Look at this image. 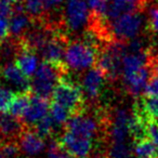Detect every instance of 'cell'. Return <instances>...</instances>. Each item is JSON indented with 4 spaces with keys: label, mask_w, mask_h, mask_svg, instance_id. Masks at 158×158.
Listing matches in <instances>:
<instances>
[{
    "label": "cell",
    "mask_w": 158,
    "mask_h": 158,
    "mask_svg": "<svg viewBox=\"0 0 158 158\" xmlns=\"http://www.w3.org/2000/svg\"><path fill=\"white\" fill-rule=\"evenodd\" d=\"M50 116L54 120V123L57 126H65L66 123L69 120V118L73 116L68 110H66L64 107L57 105L55 103H51L50 105Z\"/></svg>",
    "instance_id": "cell-23"
},
{
    "label": "cell",
    "mask_w": 158,
    "mask_h": 158,
    "mask_svg": "<svg viewBox=\"0 0 158 158\" xmlns=\"http://www.w3.org/2000/svg\"><path fill=\"white\" fill-rule=\"evenodd\" d=\"M10 34L9 18L0 14V44H2Z\"/></svg>",
    "instance_id": "cell-30"
},
{
    "label": "cell",
    "mask_w": 158,
    "mask_h": 158,
    "mask_svg": "<svg viewBox=\"0 0 158 158\" xmlns=\"http://www.w3.org/2000/svg\"><path fill=\"white\" fill-rule=\"evenodd\" d=\"M149 25L154 34L158 36V6L154 7L149 13Z\"/></svg>",
    "instance_id": "cell-31"
},
{
    "label": "cell",
    "mask_w": 158,
    "mask_h": 158,
    "mask_svg": "<svg viewBox=\"0 0 158 158\" xmlns=\"http://www.w3.org/2000/svg\"><path fill=\"white\" fill-rule=\"evenodd\" d=\"M31 92H18L12 101L8 113L18 118H23L31 103Z\"/></svg>",
    "instance_id": "cell-19"
},
{
    "label": "cell",
    "mask_w": 158,
    "mask_h": 158,
    "mask_svg": "<svg viewBox=\"0 0 158 158\" xmlns=\"http://www.w3.org/2000/svg\"><path fill=\"white\" fill-rule=\"evenodd\" d=\"M23 126H24L23 120L10 113L7 112L0 114V135L6 138L20 136L24 130Z\"/></svg>",
    "instance_id": "cell-18"
},
{
    "label": "cell",
    "mask_w": 158,
    "mask_h": 158,
    "mask_svg": "<svg viewBox=\"0 0 158 158\" xmlns=\"http://www.w3.org/2000/svg\"><path fill=\"white\" fill-rule=\"evenodd\" d=\"M49 113H50V104L48 102V99L38 97L31 93V103L22 120L25 125L34 127L42 118L49 115Z\"/></svg>",
    "instance_id": "cell-14"
},
{
    "label": "cell",
    "mask_w": 158,
    "mask_h": 158,
    "mask_svg": "<svg viewBox=\"0 0 158 158\" xmlns=\"http://www.w3.org/2000/svg\"><path fill=\"white\" fill-rule=\"evenodd\" d=\"M48 158H75L72 154H69L59 141H54L50 144L48 148Z\"/></svg>",
    "instance_id": "cell-26"
},
{
    "label": "cell",
    "mask_w": 158,
    "mask_h": 158,
    "mask_svg": "<svg viewBox=\"0 0 158 158\" xmlns=\"http://www.w3.org/2000/svg\"><path fill=\"white\" fill-rule=\"evenodd\" d=\"M66 44L64 38L54 31H49L46 39L38 48L37 53L41 55L44 61L53 64H64Z\"/></svg>",
    "instance_id": "cell-8"
},
{
    "label": "cell",
    "mask_w": 158,
    "mask_h": 158,
    "mask_svg": "<svg viewBox=\"0 0 158 158\" xmlns=\"http://www.w3.org/2000/svg\"><path fill=\"white\" fill-rule=\"evenodd\" d=\"M146 138L152 140L158 147V120H148L146 123Z\"/></svg>",
    "instance_id": "cell-29"
},
{
    "label": "cell",
    "mask_w": 158,
    "mask_h": 158,
    "mask_svg": "<svg viewBox=\"0 0 158 158\" xmlns=\"http://www.w3.org/2000/svg\"><path fill=\"white\" fill-rule=\"evenodd\" d=\"M144 95L146 97H158V68L154 70L147 82Z\"/></svg>",
    "instance_id": "cell-27"
},
{
    "label": "cell",
    "mask_w": 158,
    "mask_h": 158,
    "mask_svg": "<svg viewBox=\"0 0 158 158\" xmlns=\"http://www.w3.org/2000/svg\"><path fill=\"white\" fill-rule=\"evenodd\" d=\"M132 114L126 110H118L115 113L110 129V143L129 142L131 136Z\"/></svg>",
    "instance_id": "cell-9"
},
{
    "label": "cell",
    "mask_w": 158,
    "mask_h": 158,
    "mask_svg": "<svg viewBox=\"0 0 158 158\" xmlns=\"http://www.w3.org/2000/svg\"><path fill=\"white\" fill-rule=\"evenodd\" d=\"M51 98L52 103L64 107L73 116L84 110L85 99L81 87L66 79L65 76L61 79Z\"/></svg>",
    "instance_id": "cell-3"
},
{
    "label": "cell",
    "mask_w": 158,
    "mask_h": 158,
    "mask_svg": "<svg viewBox=\"0 0 158 158\" xmlns=\"http://www.w3.org/2000/svg\"><path fill=\"white\" fill-rule=\"evenodd\" d=\"M23 7L31 18H39L47 11L44 0H23Z\"/></svg>",
    "instance_id": "cell-22"
},
{
    "label": "cell",
    "mask_w": 158,
    "mask_h": 158,
    "mask_svg": "<svg viewBox=\"0 0 158 158\" xmlns=\"http://www.w3.org/2000/svg\"><path fill=\"white\" fill-rule=\"evenodd\" d=\"M90 8L86 0H67L64 10V21L70 31H80L90 21Z\"/></svg>",
    "instance_id": "cell-7"
},
{
    "label": "cell",
    "mask_w": 158,
    "mask_h": 158,
    "mask_svg": "<svg viewBox=\"0 0 158 158\" xmlns=\"http://www.w3.org/2000/svg\"><path fill=\"white\" fill-rule=\"evenodd\" d=\"M157 158H158V147H157Z\"/></svg>",
    "instance_id": "cell-36"
},
{
    "label": "cell",
    "mask_w": 158,
    "mask_h": 158,
    "mask_svg": "<svg viewBox=\"0 0 158 158\" xmlns=\"http://www.w3.org/2000/svg\"><path fill=\"white\" fill-rule=\"evenodd\" d=\"M1 1H2V0H0V3H1Z\"/></svg>",
    "instance_id": "cell-37"
},
{
    "label": "cell",
    "mask_w": 158,
    "mask_h": 158,
    "mask_svg": "<svg viewBox=\"0 0 158 158\" xmlns=\"http://www.w3.org/2000/svg\"><path fill=\"white\" fill-rule=\"evenodd\" d=\"M0 77H1V73H0Z\"/></svg>",
    "instance_id": "cell-38"
},
{
    "label": "cell",
    "mask_w": 158,
    "mask_h": 158,
    "mask_svg": "<svg viewBox=\"0 0 158 158\" xmlns=\"http://www.w3.org/2000/svg\"><path fill=\"white\" fill-rule=\"evenodd\" d=\"M0 158H6V157H5V156H3L2 152H1V149H0Z\"/></svg>",
    "instance_id": "cell-35"
},
{
    "label": "cell",
    "mask_w": 158,
    "mask_h": 158,
    "mask_svg": "<svg viewBox=\"0 0 158 158\" xmlns=\"http://www.w3.org/2000/svg\"><path fill=\"white\" fill-rule=\"evenodd\" d=\"M9 1L14 6V5H19V3H21V1H23V0H9Z\"/></svg>",
    "instance_id": "cell-33"
},
{
    "label": "cell",
    "mask_w": 158,
    "mask_h": 158,
    "mask_svg": "<svg viewBox=\"0 0 158 158\" xmlns=\"http://www.w3.org/2000/svg\"><path fill=\"white\" fill-rule=\"evenodd\" d=\"M1 76L18 92H31V78L19 68L15 62H9L2 67Z\"/></svg>",
    "instance_id": "cell-13"
},
{
    "label": "cell",
    "mask_w": 158,
    "mask_h": 158,
    "mask_svg": "<svg viewBox=\"0 0 158 158\" xmlns=\"http://www.w3.org/2000/svg\"><path fill=\"white\" fill-rule=\"evenodd\" d=\"M44 1H46L47 10H51V9H55V8L59 7L63 0H44Z\"/></svg>",
    "instance_id": "cell-32"
},
{
    "label": "cell",
    "mask_w": 158,
    "mask_h": 158,
    "mask_svg": "<svg viewBox=\"0 0 158 158\" xmlns=\"http://www.w3.org/2000/svg\"><path fill=\"white\" fill-rule=\"evenodd\" d=\"M44 139L35 130H23L20 135V147L27 155H38L46 146Z\"/></svg>",
    "instance_id": "cell-17"
},
{
    "label": "cell",
    "mask_w": 158,
    "mask_h": 158,
    "mask_svg": "<svg viewBox=\"0 0 158 158\" xmlns=\"http://www.w3.org/2000/svg\"><path fill=\"white\" fill-rule=\"evenodd\" d=\"M59 142L75 158H89L94 145L92 141L77 138L66 131L59 139Z\"/></svg>",
    "instance_id": "cell-11"
},
{
    "label": "cell",
    "mask_w": 158,
    "mask_h": 158,
    "mask_svg": "<svg viewBox=\"0 0 158 158\" xmlns=\"http://www.w3.org/2000/svg\"><path fill=\"white\" fill-rule=\"evenodd\" d=\"M98 59L99 53L90 40L73 41L66 47L64 64L74 70H85L94 66Z\"/></svg>",
    "instance_id": "cell-2"
},
{
    "label": "cell",
    "mask_w": 158,
    "mask_h": 158,
    "mask_svg": "<svg viewBox=\"0 0 158 158\" xmlns=\"http://www.w3.org/2000/svg\"><path fill=\"white\" fill-rule=\"evenodd\" d=\"M134 153L138 158H157V145L148 138H144L135 142Z\"/></svg>",
    "instance_id": "cell-20"
},
{
    "label": "cell",
    "mask_w": 158,
    "mask_h": 158,
    "mask_svg": "<svg viewBox=\"0 0 158 158\" xmlns=\"http://www.w3.org/2000/svg\"><path fill=\"white\" fill-rule=\"evenodd\" d=\"M154 59H155L156 63H157V65H158V52H157V54H154Z\"/></svg>",
    "instance_id": "cell-34"
},
{
    "label": "cell",
    "mask_w": 158,
    "mask_h": 158,
    "mask_svg": "<svg viewBox=\"0 0 158 158\" xmlns=\"http://www.w3.org/2000/svg\"><path fill=\"white\" fill-rule=\"evenodd\" d=\"M31 16L25 11L23 5H14L13 11L9 18L10 34L13 37H21L27 34L31 26Z\"/></svg>",
    "instance_id": "cell-15"
},
{
    "label": "cell",
    "mask_w": 158,
    "mask_h": 158,
    "mask_svg": "<svg viewBox=\"0 0 158 158\" xmlns=\"http://www.w3.org/2000/svg\"><path fill=\"white\" fill-rule=\"evenodd\" d=\"M14 62L28 78H31L35 75L40 65L35 51L23 44V42L21 44L20 50L18 51Z\"/></svg>",
    "instance_id": "cell-16"
},
{
    "label": "cell",
    "mask_w": 158,
    "mask_h": 158,
    "mask_svg": "<svg viewBox=\"0 0 158 158\" xmlns=\"http://www.w3.org/2000/svg\"><path fill=\"white\" fill-rule=\"evenodd\" d=\"M110 35L117 41H129L136 38L143 27V18L140 12L123 14L108 23Z\"/></svg>",
    "instance_id": "cell-5"
},
{
    "label": "cell",
    "mask_w": 158,
    "mask_h": 158,
    "mask_svg": "<svg viewBox=\"0 0 158 158\" xmlns=\"http://www.w3.org/2000/svg\"><path fill=\"white\" fill-rule=\"evenodd\" d=\"M128 52V47L123 41L110 42L98 59V66L108 78L115 79L121 75L123 61Z\"/></svg>",
    "instance_id": "cell-4"
},
{
    "label": "cell",
    "mask_w": 158,
    "mask_h": 158,
    "mask_svg": "<svg viewBox=\"0 0 158 158\" xmlns=\"http://www.w3.org/2000/svg\"><path fill=\"white\" fill-rule=\"evenodd\" d=\"M108 154L110 158H131L132 148L129 142L110 143Z\"/></svg>",
    "instance_id": "cell-24"
},
{
    "label": "cell",
    "mask_w": 158,
    "mask_h": 158,
    "mask_svg": "<svg viewBox=\"0 0 158 158\" xmlns=\"http://www.w3.org/2000/svg\"><path fill=\"white\" fill-rule=\"evenodd\" d=\"M65 64H53L44 61L31 78V92L38 97L49 99L64 77Z\"/></svg>",
    "instance_id": "cell-1"
},
{
    "label": "cell",
    "mask_w": 158,
    "mask_h": 158,
    "mask_svg": "<svg viewBox=\"0 0 158 158\" xmlns=\"http://www.w3.org/2000/svg\"><path fill=\"white\" fill-rule=\"evenodd\" d=\"M16 93L11 89L0 87V114L7 113Z\"/></svg>",
    "instance_id": "cell-25"
},
{
    "label": "cell",
    "mask_w": 158,
    "mask_h": 158,
    "mask_svg": "<svg viewBox=\"0 0 158 158\" xmlns=\"http://www.w3.org/2000/svg\"><path fill=\"white\" fill-rule=\"evenodd\" d=\"M106 78H107L106 75L98 65L91 69L89 68L88 72L85 74L81 82V89L84 94L90 100L97 99L100 95Z\"/></svg>",
    "instance_id": "cell-12"
},
{
    "label": "cell",
    "mask_w": 158,
    "mask_h": 158,
    "mask_svg": "<svg viewBox=\"0 0 158 158\" xmlns=\"http://www.w3.org/2000/svg\"><path fill=\"white\" fill-rule=\"evenodd\" d=\"M64 131L77 138L94 142L100 131V121L97 117L82 110L70 117L66 123Z\"/></svg>",
    "instance_id": "cell-6"
},
{
    "label": "cell",
    "mask_w": 158,
    "mask_h": 158,
    "mask_svg": "<svg viewBox=\"0 0 158 158\" xmlns=\"http://www.w3.org/2000/svg\"><path fill=\"white\" fill-rule=\"evenodd\" d=\"M145 2L146 0H110L107 11L102 22L108 24L123 14L141 12Z\"/></svg>",
    "instance_id": "cell-10"
},
{
    "label": "cell",
    "mask_w": 158,
    "mask_h": 158,
    "mask_svg": "<svg viewBox=\"0 0 158 158\" xmlns=\"http://www.w3.org/2000/svg\"><path fill=\"white\" fill-rule=\"evenodd\" d=\"M20 148L21 147H19V145L12 141H8V142L0 144V149L6 158H15Z\"/></svg>",
    "instance_id": "cell-28"
},
{
    "label": "cell",
    "mask_w": 158,
    "mask_h": 158,
    "mask_svg": "<svg viewBox=\"0 0 158 158\" xmlns=\"http://www.w3.org/2000/svg\"><path fill=\"white\" fill-rule=\"evenodd\" d=\"M59 127L56 123H54V120L52 119V117L50 116V114L47 115L44 118H42L39 123H37L34 128H35V131L37 133H39L42 138H47V136H50L53 132L55 131V129Z\"/></svg>",
    "instance_id": "cell-21"
}]
</instances>
